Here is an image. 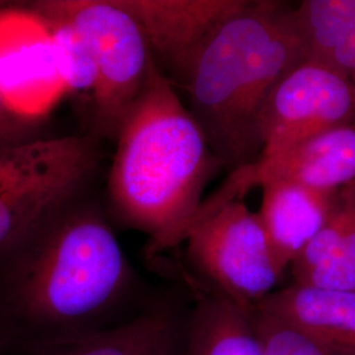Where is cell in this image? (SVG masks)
I'll return each instance as SVG.
<instances>
[{"instance_id": "obj_1", "label": "cell", "mask_w": 355, "mask_h": 355, "mask_svg": "<svg viewBox=\"0 0 355 355\" xmlns=\"http://www.w3.org/2000/svg\"><path fill=\"white\" fill-rule=\"evenodd\" d=\"M305 61L293 7L245 0L204 37L168 80L221 168L252 165L262 152V116L280 82Z\"/></svg>"}, {"instance_id": "obj_2", "label": "cell", "mask_w": 355, "mask_h": 355, "mask_svg": "<svg viewBox=\"0 0 355 355\" xmlns=\"http://www.w3.org/2000/svg\"><path fill=\"white\" fill-rule=\"evenodd\" d=\"M108 178L114 211L149 237V253L184 241L221 168L179 92L153 62L116 135Z\"/></svg>"}, {"instance_id": "obj_3", "label": "cell", "mask_w": 355, "mask_h": 355, "mask_svg": "<svg viewBox=\"0 0 355 355\" xmlns=\"http://www.w3.org/2000/svg\"><path fill=\"white\" fill-rule=\"evenodd\" d=\"M10 305L40 345L104 329L121 302L130 267L101 212L76 204L11 252Z\"/></svg>"}, {"instance_id": "obj_4", "label": "cell", "mask_w": 355, "mask_h": 355, "mask_svg": "<svg viewBox=\"0 0 355 355\" xmlns=\"http://www.w3.org/2000/svg\"><path fill=\"white\" fill-rule=\"evenodd\" d=\"M99 165L89 136L0 142V253L78 202Z\"/></svg>"}, {"instance_id": "obj_5", "label": "cell", "mask_w": 355, "mask_h": 355, "mask_svg": "<svg viewBox=\"0 0 355 355\" xmlns=\"http://www.w3.org/2000/svg\"><path fill=\"white\" fill-rule=\"evenodd\" d=\"M33 11L69 21L89 40L98 66L94 123L101 136L116 139L154 62L140 28L114 0H45Z\"/></svg>"}, {"instance_id": "obj_6", "label": "cell", "mask_w": 355, "mask_h": 355, "mask_svg": "<svg viewBox=\"0 0 355 355\" xmlns=\"http://www.w3.org/2000/svg\"><path fill=\"white\" fill-rule=\"evenodd\" d=\"M184 241L191 263L216 293L252 309L274 291L280 270L258 214L232 200L195 221Z\"/></svg>"}, {"instance_id": "obj_7", "label": "cell", "mask_w": 355, "mask_h": 355, "mask_svg": "<svg viewBox=\"0 0 355 355\" xmlns=\"http://www.w3.org/2000/svg\"><path fill=\"white\" fill-rule=\"evenodd\" d=\"M355 127V85L322 64L295 67L268 98L262 116L266 158L336 128Z\"/></svg>"}, {"instance_id": "obj_8", "label": "cell", "mask_w": 355, "mask_h": 355, "mask_svg": "<svg viewBox=\"0 0 355 355\" xmlns=\"http://www.w3.org/2000/svg\"><path fill=\"white\" fill-rule=\"evenodd\" d=\"M67 94L48 24L33 10L0 11V95L24 121L42 117Z\"/></svg>"}, {"instance_id": "obj_9", "label": "cell", "mask_w": 355, "mask_h": 355, "mask_svg": "<svg viewBox=\"0 0 355 355\" xmlns=\"http://www.w3.org/2000/svg\"><path fill=\"white\" fill-rule=\"evenodd\" d=\"M267 182H292L321 191H338L355 183V127L320 133L283 152L258 158L232 171L214 196L202 204L198 217L232 200H242Z\"/></svg>"}, {"instance_id": "obj_10", "label": "cell", "mask_w": 355, "mask_h": 355, "mask_svg": "<svg viewBox=\"0 0 355 355\" xmlns=\"http://www.w3.org/2000/svg\"><path fill=\"white\" fill-rule=\"evenodd\" d=\"M136 21L168 79L220 21L245 0H114Z\"/></svg>"}, {"instance_id": "obj_11", "label": "cell", "mask_w": 355, "mask_h": 355, "mask_svg": "<svg viewBox=\"0 0 355 355\" xmlns=\"http://www.w3.org/2000/svg\"><path fill=\"white\" fill-rule=\"evenodd\" d=\"M261 189L258 217L283 272L325 225L341 190H316L292 182H267Z\"/></svg>"}, {"instance_id": "obj_12", "label": "cell", "mask_w": 355, "mask_h": 355, "mask_svg": "<svg viewBox=\"0 0 355 355\" xmlns=\"http://www.w3.org/2000/svg\"><path fill=\"white\" fill-rule=\"evenodd\" d=\"M255 308L334 354L355 355V292L293 283L271 292Z\"/></svg>"}, {"instance_id": "obj_13", "label": "cell", "mask_w": 355, "mask_h": 355, "mask_svg": "<svg viewBox=\"0 0 355 355\" xmlns=\"http://www.w3.org/2000/svg\"><path fill=\"white\" fill-rule=\"evenodd\" d=\"M290 268L296 284L355 292V183L340 191L328 221Z\"/></svg>"}, {"instance_id": "obj_14", "label": "cell", "mask_w": 355, "mask_h": 355, "mask_svg": "<svg viewBox=\"0 0 355 355\" xmlns=\"http://www.w3.org/2000/svg\"><path fill=\"white\" fill-rule=\"evenodd\" d=\"M177 347L175 315L159 306L119 325L40 345L37 355H175Z\"/></svg>"}, {"instance_id": "obj_15", "label": "cell", "mask_w": 355, "mask_h": 355, "mask_svg": "<svg viewBox=\"0 0 355 355\" xmlns=\"http://www.w3.org/2000/svg\"><path fill=\"white\" fill-rule=\"evenodd\" d=\"M293 19L305 60L345 78L355 76V0H304Z\"/></svg>"}, {"instance_id": "obj_16", "label": "cell", "mask_w": 355, "mask_h": 355, "mask_svg": "<svg viewBox=\"0 0 355 355\" xmlns=\"http://www.w3.org/2000/svg\"><path fill=\"white\" fill-rule=\"evenodd\" d=\"M249 311L216 292L205 296L189 320L182 355H265Z\"/></svg>"}, {"instance_id": "obj_17", "label": "cell", "mask_w": 355, "mask_h": 355, "mask_svg": "<svg viewBox=\"0 0 355 355\" xmlns=\"http://www.w3.org/2000/svg\"><path fill=\"white\" fill-rule=\"evenodd\" d=\"M41 19L51 29L57 67L67 92H94L98 83V66L87 37L69 21L51 17Z\"/></svg>"}, {"instance_id": "obj_18", "label": "cell", "mask_w": 355, "mask_h": 355, "mask_svg": "<svg viewBox=\"0 0 355 355\" xmlns=\"http://www.w3.org/2000/svg\"><path fill=\"white\" fill-rule=\"evenodd\" d=\"M249 312L265 355H338L255 306Z\"/></svg>"}, {"instance_id": "obj_19", "label": "cell", "mask_w": 355, "mask_h": 355, "mask_svg": "<svg viewBox=\"0 0 355 355\" xmlns=\"http://www.w3.org/2000/svg\"><path fill=\"white\" fill-rule=\"evenodd\" d=\"M26 123L24 120L19 119L6 107L3 98L0 95V142L8 141H20V129L23 124Z\"/></svg>"}, {"instance_id": "obj_20", "label": "cell", "mask_w": 355, "mask_h": 355, "mask_svg": "<svg viewBox=\"0 0 355 355\" xmlns=\"http://www.w3.org/2000/svg\"><path fill=\"white\" fill-rule=\"evenodd\" d=\"M353 82H354V85H355V76H354V79H353Z\"/></svg>"}]
</instances>
